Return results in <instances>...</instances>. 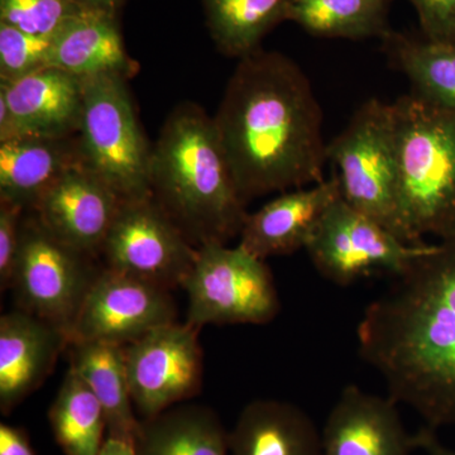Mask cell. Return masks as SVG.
I'll return each instance as SVG.
<instances>
[{"instance_id": "ba28073f", "label": "cell", "mask_w": 455, "mask_h": 455, "mask_svg": "<svg viewBox=\"0 0 455 455\" xmlns=\"http://www.w3.org/2000/svg\"><path fill=\"white\" fill-rule=\"evenodd\" d=\"M431 245L406 243L340 196L326 211L305 251L323 277L349 286L379 275L400 276Z\"/></svg>"}, {"instance_id": "cb8c5ba5", "label": "cell", "mask_w": 455, "mask_h": 455, "mask_svg": "<svg viewBox=\"0 0 455 455\" xmlns=\"http://www.w3.org/2000/svg\"><path fill=\"white\" fill-rule=\"evenodd\" d=\"M390 57L412 84L416 95L455 113V44L391 32L385 38Z\"/></svg>"}, {"instance_id": "7c38bea8", "label": "cell", "mask_w": 455, "mask_h": 455, "mask_svg": "<svg viewBox=\"0 0 455 455\" xmlns=\"http://www.w3.org/2000/svg\"><path fill=\"white\" fill-rule=\"evenodd\" d=\"M170 290L104 268L90 287L73 328L71 341L128 346L158 326L176 322Z\"/></svg>"}, {"instance_id": "f546056e", "label": "cell", "mask_w": 455, "mask_h": 455, "mask_svg": "<svg viewBox=\"0 0 455 455\" xmlns=\"http://www.w3.org/2000/svg\"><path fill=\"white\" fill-rule=\"evenodd\" d=\"M418 14L423 37L455 44V0H409Z\"/></svg>"}, {"instance_id": "ffe728a7", "label": "cell", "mask_w": 455, "mask_h": 455, "mask_svg": "<svg viewBox=\"0 0 455 455\" xmlns=\"http://www.w3.org/2000/svg\"><path fill=\"white\" fill-rule=\"evenodd\" d=\"M79 161L77 139L73 137H16L0 142V200L32 212Z\"/></svg>"}, {"instance_id": "603a6c76", "label": "cell", "mask_w": 455, "mask_h": 455, "mask_svg": "<svg viewBox=\"0 0 455 455\" xmlns=\"http://www.w3.org/2000/svg\"><path fill=\"white\" fill-rule=\"evenodd\" d=\"M206 25L224 55L243 59L271 29L289 20L293 0H203Z\"/></svg>"}, {"instance_id": "8992f818", "label": "cell", "mask_w": 455, "mask_h": 455, "mask_svg": "<svg viewBox=\"0 0 455 455\" xmlns=\"http://www.w3.org/2000/svg\"><path fill=\"white\" fill-rule=\"evenodd\" d=\"M326 155L337 169L335 178L344 202L405 241L398 212V163L392 104L379 99L367 100L343 132L329 143Z\"/></svg>"}, {"instance_id": "d6a6232c", "label": "cell", "mask_w": 455, "mask_h": 455, "mask_svg": "<svg viewBox=\"0 0 455 455\" xmlns=\"http://www.w3.org/2000/svg\"><path fill=\"white\" fill-rule=\"evenodd\" d=\"M74 2L85 11L104 12V13L116 16L123 0H74Z\"/></svg>"}, {"instance_id": "d6986e66", "label": "cell", "mask_w": 455, "mask_h": 455, "mask_svg": "<svg viewBox=\"0 0 455 455\" xmlns=\"http://www.w3.org/2000/svg\"><path fill=\"white\" fill-rule=\"evenodd\" d=\"M230 455H324L323 436L307 411L262 398L242 410L229 431Z\"/></svg>"}, {"instance_id": "44dd1931", "label": "cell", "mask_w": 455, "mask_h": 455, "mask_svg": "<svg viewBox=\"0 0 455 455\" xmlns=\"http://www.w3.org/2000/svg\"><path fill=\"white\" fill-rule=\"evenodd\" d=\"M70 367L89 386L104 410L107 436L134 445L140 420L132 400L125 347L104 341H71Z\"/></svg>"}, {"instance_id": "7a4b0ae2", "label": "cell", "mask_w": 455, "mask_h": 455, "mask_svg": "<svg viewBox=\"0 0 455 455\" xmlns=\"http://www.w3.org/2000/svg\"><path fill=\"white\" fill-rule=\"evenodd\" d=\"M392 280L359 322V355L425 427L454 425L455 236Z\"/></svg>"}, {"instance_id": "1f68e13d", "label": "cell", "mask_w": 455, "mask_h": 455, "mask_svg": "<svg viewBox=\"0 0 455 455\" xmlns=\"http://www.w3.org/2000/svg\"><path fill=\"white\" fill-rule=\"evenodd\" d=\"M436 430L424 427L415 434L416 449H423L427 455H455L453 449L445 447L439 442Z\"/></svg>"}, {"instance_id": "4dcf8cb0", "label": "cell", "mask_w": 455, "mask_h": 455, "mask_svg": "<svg viewBox=\"0 0 455 455\" xmlns=\"http://www.w3.org/2000/svg\"><path fill=\"white\" fill-rule=\"evenodd\" d=\"M0 455H37L28 433L20 427L0 424Z\"/></svg>"}, {"instance_id": "2e32d148", "label": "cell", "mask_w": 455, "mask_h": 455, "mask_svg": "<svg viewBox=\"0 0 455 455\" xmlns=\"http://www.w3.org/2000/svg\"><path fill=\"white\" fill-rule=\"evenodd\" d=\"M64 329L17 309L0 317V411L11 414L52 373L68 348Z\"/></svg>"}, {"instance_id": "4fadbf2b", "label": "cell", "mask_w": 455, "mask_h": 455, "mask_svg": "<svg viewBox=\"0 0 455 455\" xmlns=\"http://www.w3.org/2000/svg\"><path fill=\"white\" fill-rule=\"evenodd\" d=\"M83 95V80L52 66L0 82V142L73 137L82 122Z\"/></svg>"}, {"instance_id": "3957f363", "label": "cell", "mask_w": 455, "mask_h": 455, "mask_svg": "<svg viewBox=\"0 0 455 455\" xmlns=\"http://www.w3.org/2000/svg\"><path fill=\"white\" fill-rule=\"evenodd\" d=\"M151 196L196 248L227 244L250 212L236 190L214 119L180 104L152 147Z\"/></svg>"}, {"instance_id": "5b68a950", "label": "cell", "mask_w": 455, "mask_h": 455, "mask_svg": "<svg viewBox=\"0 0 455 455\" xmlns=\"http://www.w3.org/2000/svg\"><path fill=\"white\" fill-rule=\"evenodd\" d=\"M77 132L80 160L122 200L151 196L152 147L140 128L127 80L113 75L83 80Z\"/></svg>"}, {"instance_id": "277c9868", "label": "cell", "mask_w": 455, "mask_h": 455, "mask_svg": "<svg viewBox=\"0 0 455 455\" xmlns=\"http://www.w3.org/2000/svg\"><path fill=\"white\" fill-rule=\"evenodd\" d=\"M398 212L407 243L455 236V113L415 92L392 103Z\"/></svg>"}, {"instance_id": "6da1fadb", "label": "cell", "mask_w": 455, "mask_h": 455, "mask_svg": "<svg viewBox=\"0 0 455 455\" xmlns=\"http://www.w3.org/2000/svg\"><path fill=\"white\" fill-rule=\"evenodd\" d=\"M212 119L245 204L324 181L322 108L290 57L259 49L239 59Z\"/></svg>"}, {"instance_id": "83f0119b", "label": "cell", "mask_w": 455, "mask_h": 455, "mask_svg": "<svg viewBox=\"0 0 455 455\" xmlns=\"http://www.w3.org/2000/svg\"><path fill=\"white\" fill-rule=\"evenodd\" d=\"M51 41L0 23V82H16L47 68Z\"/></svg>"}, {"instance_id": "7402d4cb", "label": "cell", "mask_w": 455, "mask_h": 455, "mask_svg": "<svg viewBox=\"0 0 455 455\" xmlns=\"http://www.w3.org/2000/svg\"><path fill=\"white\" fill-rule=\"evenodd\" d=\"M140 455H230L229 431L209 406L179 403L140 419Z\"/></svg>"}, {"instance_id": "f1b7e54d", "label": "cell", "mask_w": 455, "mask_h": 455, "mask_svg": "<svg viewBox=\"0 0 455 455\" xmlns=\"http://www.w3.org/2000/svg\"><path fill=\"white\" fill-rule=\"evenodd\" d=\"M25 209L0 200V289H11L20 253Z\"/></svg>"}, {"instance_id": "484cf974", "label": "cell", "mask_w": 455, "mask_h": 455, "mask_svg": "<svg viewBox=\"0 0 455 455\" xmlns=\"http://www.w3.org/2000/svg\"><path fill=\"white\" fill-rule=\"evenodd\" d=\"M391 0H293L289 20L323 38L385 40Z\"/></svg>"}, {"instance_id": "52a82bcc", "label": "cell", "mask_w": 455, "mask_h": 455, "mask_svg": "<svg viewBox=\"0 0 455 455\" xmlns=\"http://www.w3.org/2000/svg\"><path fill=\"white\" fill-rule=\"evenodd\" d=\"M182 289L188 296V324H268L280 314V296L265 260L239 245L197 248L196 265Z\"/></svg>"}, {"instance_id": "d4e9b609", "label": "cell", "mask_w": 455, "mask_h": 455, "mask_svg": "<svg viewBox=\"0 0 455 455\" xmlns=\"http://www.w3.org/2000/svg\"><path fill=\"white\" fill-rule=\"evenodd\" d=\"M49 421L53 438L65 455L100 453L107 439L103 407L71 367L50 407Z\"/></svg>"}, {"instance_id": "5bb4252c", "label": "cell", "mask_w": 455, "mask_h": 455, "mask_svg": "<svg viewBox=\"0 0 455 455\" xmlns=\"http://www.w3.org/2000/svg\"><path fill=\"white\" fill-rule=\"evenodd\" d=\"M122 202L79 161L57 180L32 212L60 242L94 256L100 253Z\"/></svg>"}, {"instance_id": "9c48e42d", "label": "cell", "mask_w": 455, "mask_h": 455, "mask_svg": "<svg viewBox=\"0 0 455 455\" xmlns=\"http://www.w3.org/2000/svg\"><path fill=\"white\" fill-rule=\"evenodd\" d=\"M92 256L68 247L25 217L11 290L17 307L64 329L70 338L77 314L99 272Z\"/></svg>"}, {"instance_id": "8fae6325", "label": "cell", "mask_w": 455, "mask_h": 455, "mask_svg": "<svg viewBox=\"0 0 455 455\" xmlns=\"http://www.w3.org/2000/svg\"><path fill=\"white\" fill-rule=\"evenodd\" d=\"M200 328L171 323L125 346V366L140 419L196 396L203 385Z\"/></svg>"}, {"instance_id": "4316f807", "label": "cell", "mask_w": 455, "mask_h": 455, "mask_svg": "<svg viewBox=\"0 0 455 455\" xmlns=\"http://www.w3.org/2000/svg\"><path fill=\"white\" fill-rule=\"evenodd\" d=\"M83 11L74 0H0V23L52 38L70 18Z\"/></svg>"}, {"instance_id": "9a60e30c", "label": "cell", "mask_w": 455, "mask_h": 455, "mask_svg": "<svg viewBox=\"0 0 455 455\" xmlns=\"http://www.w3.org/2000/svg\"><path fill=\"white\" fill-rule=\"evenodd\" d=\"M397 405L388 395L346 386L322 431L324 455H411L415 436L407 433Z\"/></svg>"}, {"instance_id": "30bf717a", "label": "cell", "mask_w": 455, "mask_h": 455, "mask_svg": "<svg viewBox=\"0 0 455 455\" xmlns=\"http://www.w3.org/2000/svg\"><path fill=\"white\" fill-rule=\"evenodd\" d=\"M100 253L106 268L172 290L184 286L197 248L148 196L123 200Z\"/></svg>"}, {"instance_id": "e0dca14e", "label": "cell", "mask_w": 455, "mask_h": 455, "mask_svg": "<svg viewBox=\"0 0 455 455\" xmlns=\"http://www.w3.org/2000/svg\"><path fill=\"white\" fill-rule=\"evenodd\" d=\"M340 196L335 176L311 187L286 191L248 214L238 245L263 260L305 250L326 211Z\"/></svg>"}, {"instance_id": "ac0fdd59", "label": "cell", "mask_w": 455, "mask_h": 455, "mask_svg": "<svg viewBox=\"0 0 455 455\" xmlns=\"http://www.w3.org/2000/svg\"><path fill=\"white\" fill-rule=\"evenodd\" d=\"M49 66L80 80L103 75L130 80L139 73V64L123 44L116 16L85 9L53 36Z\"/></svg>"}, {"instance_id": "836d02e7", "label": "cell", "mask_w": 455, "mask_h": 455, "mask_svg": "<svg viewBox=\"0 0 455 455\" xmlns=\"http://www.w3.org/2000/svg\"><path fill=\"white\" fill-rule=\"evenodd\" d=\"M99 455H140L136 447L124 440L108 438Z\"/></svg>"}]
</instances>
